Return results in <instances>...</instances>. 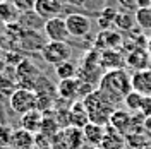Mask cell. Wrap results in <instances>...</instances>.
Masks as SVG:
<instances>
[{
	"mask_svg": "<svg viewBox=\"0 0 151 149\" xmlns=\"http://www.w3.org/2000/svg\"><path fill=\"white\" fill-rule=\"evenodd\" d=\"M9 105L12 108V112L19 113V115H24V113L31 112V110H36L38 108L36 93L33 89H28V87H17L10 94Z\"/></svg>",
	"mask_w": 151,
	"mask_h": 149,
	"instance_id": "277c9868",
	"label": "cell"
},
{
	"mask_svg": "<svg viewBox=\"0 0 151 149\" xmlns=\"http://www.w3.org/2000/svg\"><path fill=\"white\" fill-rule=\"evenodd\" d=\"M40 53L48 65L57 67L58 64H64L67 60H70L72 48L67 41H47Z\"/></svg>",
	"mask_w": 151,
	"mask_h": 149,
	"instance_id": "3957f363",
	"label": "cell"
},
{
	"mask_svg": "<svg viewBox=\"0 0 151 149\" xmlns=\"http://www.w3.org/2000/svg\"><path fill=\"white\" fill-rule=\"evenodd\" d=\"M132 81V89L144 96H151V69H142L136 70L131 75Z\"/></svg>",
	"mask_w": 151,
	"mask_h": 149,
	"instance_id": "5bb4252c",
	"label": "cell"
},
{
	"mask_svg": "<svg viewBox=\"0 0 151 149\" xmlns=\"http://www.w3.org/2000/svg\"><path fill=\"white\" fill-rule=\"evenodd\" d=\"M122 45V36L115 29H101L94 39V48L103 52V50H115Z\"/></svg>",
	"mask_w": 151,
	"mask_h": 149,
	"instance_id": "ba28073f",
	"label": "cell"
},
{
	"mask_svg": "<svg viewBox=\"0 0 151 149\" xmlns=\"http://www.w3.org/2000/svg\"><path fill=\"white\" fill-rule=\"evenodd\" d=\"M141 113L144 117H151V96H144L141 106Z\"/></svg>",
	"mask_w": 151,
	"mask_h": 149,
	"instance_id": "d6a6232c",
	"label": "cell"
},
{
	"mask_svg": "<svg viewBox=\"0 0 151 149\" xmlns=\"http://www.w3.org/2000/svg\"><path fill=\"white\" fill-rule=\"evenodd\" d=\"M40 75H41V74H40L38 67L35 65L31 60H24V58H22V60L17 64V69H16V77H17L19 82L22 84L21 87L33 89Z\"/></svg>",
	"mask_w": 151,
	"mask_h": 149,
	"instance_id": "52a82bcc",
	"label": "cell"
},
{
	"mask_svg": "<svg viewBox=\"0 0 151 149\" xmlns=\"http://www.w3.org/2000/svg\"><path fill=\"white\" fill-rule=\"evenodd\" d=\"M12 134H14V130L9 125L0 123V148H7L12 142Z\"/></svg>",
	"mask_w": 151,
	"mask_h": 149,
	"instance_id": "f546056e",
	"label": "cell"
},
{
	"mask_svg": "<svg viewBox=\"0 0 151 149\" xmlns=\"http://www.w3.org/2000/svg\"><path fill=\"white\" fill-rule=\"evenodd\" d=\"M142 7H151V0H137V9Z\"/></svg>",
	"mask_w": 151,
	"mask_h": 149,
	"instance_id": "d590c367",
	"label": "cell"
},
{
	"mask_svg": "<svg viewBox=\"0 0 151 149\" xmlns=\"http://www.w3.org/2000/svg\"><path fill=\"white\" fill-rule=\"evenodd\" d=\"M43 122V112L41 110H31V112L21 115V129L31 132V134H38L40 127Z\"/></svg>",
	"mask_w": 151,
	"mask_h": 149,
	"instance_id": "e0dca14e",
	"label": "cell"
},
{
	"mask_svg": "<svg viewBox=\"0 0 151 149\" xmlns=\"http://www.w3.org/2000/svg\"><path fill=\"white\" fill-rule=\"evenodd\" d=\"M79 72V67L76 62L72 60H67L64 64H58L55 67V75L58 77V81H64V79H76Z\"/></svg>",
	"mask_w": 151,
	"mask_h": 149,
	"instance_id": "7402d4cb",
	"label": "cell"
},
{
	"mask_svg": "<svg viewBox=\"0 0 151 149\" xmlns=\"http://www.w3.org/2000/svg\"><path fill=\"white\" fill-rule=\"evenodd\" d=\"M142 100H144V94H141V93H137V91H134V89H132L131 93L124 98V106H125V110H127V112L137 113V112H141Z\"/></svg>",
	"mask_w": 151,
	"mask_h": 149,
	"instance_id": "4316f807",
	"label": "cell"
},
{
	"mask_svg": "<svg viewBox=\"0 0 151 149\" xmlns=\"http://www.w3.org/2000/svg\"><path fill=\"white\" fill-rule=\"evenodd\" d=\"M96 2H98V0H96Z\"/></svg>",
	"mask_w": 151,
	"mask_h": 149,
	"instance_id": "ab89813d",
	"label": "cell"
},
{
	"mask_svg": "<svg viewBox=\"0 0 151 149\" xmlns=\"http://www.w3.org/2000/svg\"><path fill=\"white\" fill-rule=\"evenodd\" d=\"M0 17L5 21V24L17 22L19 10L14 7V4H12V2H9V0H4V2L0 4Z\"/></svg>",
	"mask_w": 151,
	"mask_h": 149,
	"instance_id": "83f0119b",
	"label": "cell"
},
{
	"mask_svg": "<svg viewBox=\"0 0 151 149\" xmlns=\"http://www.w3.org/2000/svg\"><path fill=\"white\" fill-rule=\"evenodd\" d=\"M117 4L124 10H129V12H136L137 9V0H117Z\"/></svg>",
	"mask_w": 151,
	"mask_h": 149,
	"instance_id": "1f68e13d",
	"label": "cell"
},
{
	"mask_svg": "<svg viewBox=\"0 0 151 149\" xmlns=\"http://www.w3.org/2000/svg\"><path fill=\"white\" fill-rule=\"evenodd\" d=\"M10 2H12L14 7L19 10V14L35 10V0H10Z\"/></svg>",
	"mask_w": 151,
	"mask_h": 149,
	"instance_id": "4dcf8cb0",
	"label": "cell"
},
{
	"mask_svg": "<svg viewBox=\"0 0 151 149\" xmlns=\"http://www.w3.org/2000/svg\"><path fill=\"white\" fill-rule=\"evenodd\" d=\"M136 24V19H134V14L129 12V10H122V12H117L115 16V21H113V28H117V31H131Z\"/></svg>",
	"mask_w": 151,
	"mask_h": 149,
	"instance_id": "d4e9b609",
	"label": "cell"
},
{
	"mask_svg": "<svg viewBox=\"0 0 151 149\" xmlns=\"http://www.w3.org/2000/svg\"><path fill=\"white\" fill-rule=\"evenodd\" d=\"M148 144H151L150 135L146 132H134V134H127L125 135V146L127 149H142Z\"/></svg>",
	"mask_w": 151,
	"mask_h": 149,
	"instance_id": "cb8c5ba5",
	"label": "cell"
},
{
	"mask_svg": "<svg viewBox=\"0 0 151 149\" xmlns=\"http://www.w3.org/2000/svg\"><path fill=\"white\" fill-rule=\"evenodd\" d=\"M100 93L115 106L119 103H124V98L132 91L131 74L125 69H115V70H105L98 87Z\"/></svg>",
	"mask_w": 151,
	"mask_h": 149,
	"instance_id": "6da1fadb",
	"label": "cell"
},
{
	"mask_svg": "<svg viewBox=\"0 0 151 149\" xmlns=\"http://www.w3.org/2000/svg\"><path fill=\"white\" fill-rule=\"evenodd\" d=\"M142 149H151V144H148V146H146V148H142Z\"/></svg>",
	"mask_w": 151,
	"mask_h": 149,
	"instance_id": "74e56055",
	"label": "cell"
},
{
	"mask_svg": "<svg viewBox=\"0 0 151 149\" xmlns=\"http://www.w3.org/2000/svg\"><path fill=\"white\" fill-rule=\"evenodd\" d=\"M115 16H117V10L112 9V7H106V9L101 10V14L98 16L96 22H98V26H100L101 29H112Z\"/></svg>",
	"mask_w": 151,
	"mask_h": 149,
	"instance_id": "f1b7e54d",
	"label": "cell"
},
{
	"mask_svg": "<svg viewBox=\"0 0 151 149\" xmlns=\"http://www.w3.org/2000/svg\"><path fill=\"white\" fill-rule=\"evenodd\" d=\"M64 4L60 0H35V12L41 19H52L62 14Z\"/></svg>",
	"mask_w": 151,
	"mask_h": 149,
	"instance_id": "9c48e42d",
	"label": "cell"
},
{
	"mask_svg": "<svg viewBox=\"0 0 151 149\" xmlns=\"http://www.w3.org/2000/svg\"><path fill=\"white\" fill-rule=\"evenodd\" d=\"M131 122H132V113L131 112L115 108V112H113L112 117H110L108 125L125 137V135L129 134V130H131Z\"/></svg>",
	"mask_w": 151,
	"mask_h": 149,
	"instance_id": "8fae6325",
	"label": "cell"
},
{
	"mask_svg": "<svg viewBox=\"0 0 151 149\" xmlns=\"http://www.w3.org/2000/svg\"><path fill=\"white\" fill-rule=\"evenodd\" d=\"M10 146H14L16 149H31L35 146V134L24 130V129H17L12 134Z\"/></svg>",
	"mask_w": 151,
	"mask_h": 149,
	"instance_id": "ffe728a7",
	"label": "cell"
},
{
	"mask_svg": "<svg viewBox=\"0 0 151 149\" xmlns=\"http://www.w3.org/2000/svg\"><path fill=\"white\" fill-rule=\"evenodd\" d=\"M83 103L86 106V112L89 115V122L100 123V125H108L112 113L115 112V105L110 103L98 89H93L91 93L83 98Z\"/></svg>",
	"mask_w": 151,
	"mask_h": 149,
	"instance_id": "7a4b0ae2",
	"label": "cell"
},
{
	"mask_svg": "<svg viewBox=\"0 0 151 149\" xmlns=\"http://www.w3.org/2000/svg\"><path fill=\"white\" fill-rule=\"evenodd\" d=\"M150 60L151 57L146 53L144 48H134L132 52H129V55H125V65L132 67L134 72L136 70H142V69H148L150 67Z\"/></svg>",
	"mask_w": 151,
	"mask_h": 149,
	"instance_id": "9a60e30c",
	"label": "cell"
},
{
	"mask_svg": "<svg viewBox=\"0 0 151 149\" xmlns=\"http://www.w3.org/2000/svg\"><path fill=\"white\" fill-rule=\"evenodd\" d=\"M5 28H7V24H5V21H4V19L0 17V34H2V33H5Z\"/></svg>",
	"mask_w": 151,
	"mask_h": 149,
	"instance_id": "8d00e7d4",
	"label": "cell"
},
{
	"mask_svg": "<svg viewBox=\"0 0 151 149\" xmlns=\"http://www.w3.org/2000/svg\"><path fill=\"white\" fill-rule=\"evenodd\" d=\"M100 64L103 70H115L125 67V55H122L117 48L115 50H103L100 57Z\"/></svg>",
	"mask_w": 151,
	"mask_h": 149,
	"instance_id": "4fadbf2b",
	"label": "cell"
},
{
	"mask_svg": "<svg viewBox=\"0 0 151 149\" xmlns=\"http://www.w3.org/2000/svg\"><path fill=\"white\" fill-rule=\"evenodd\" d=\"M19 41H21V48L26 50V52H36V50L41 52L45 43H47L45 38L35 29H24L21 38H19Z\"/></svg>",
	"mask_w": 151,
	"mask_h": 149,
	"instance_id": "7c38bea8",
	"label": "cell"
},
{
	"mask_svg": "<svg viewBox=\"0 0 151 149\" xmlns=\"http://www.w3.org/2000/svg\"><path fill=\"white\" fill-rule=\"evenodd\" d=\"M79 89H81V81L76 79H64L57 86V94L62 100H74L76 96H79Z\"/></svg>",
	"mask_w": 151,
	"mask_h": 149,
	"instance_id": "ac0fdd59",
	"label": "cell"
},
{
	"mask_svg": "<svg viewBox=\"0 0 151 149\" xmlns=\"http://www.w3.org/2000/svg\"><path fill=\"white\" fill-rule=\"evenodd\" d=\"M144 132L151 137V117H146L144 118Z\"/></svg>",
	"mask_w": 151,
	"mask_h": 149,
	"instance_id": "e575fe53",
	"label": "cell"
},
{
	"mask_svg": "<svg viewBox=\"0 0 151 149\" xmlns=\"http://www.w3.org/2000/svg\"><path fill=\"white\" fill-rule=\"evenodd\" d=\"M43 33L48 38V41H69V29L65 24V17H52L47 19L43 24Z\"/></svg>",
	"mask_w": 151,
	"mask_h": 149,
	"instance_id": "8992f818",
	"label": "cell"
},
{
	"mask_svg": "<svg viewBox=\"0 0 151 149\" xmlns=\"http://www.w3.org/2000/svg\"><path fill=\"white\" fill-rule=\"evenodd\" d=\"M101 149H125V137L122 134L112 129L110 125H106V132H105V137H103V142H101Z\"/></svg>",
	"mask_w": 151,
	"mask_h": 149,
	"instance_id": "d6986e66",
	"label": "cell"
},
{
	"mask_svg": "<svg viewBox=\"0 0 151 149\" xmlns=\"http://www.w3.org/2000/svg\"><path fill=\"white\" fill-rule=\"evenodd\" d=\"M17 22L24 29H35V31H36V29L43 28L45 19H41L35 10H31V12H24V14H21L19 19H17Z\"/></svg>",
	"mask_w": 151,
	"mask_h": 149,
	"instance_id": "44dd1931",
	"label": "cell"
},
{
	"mask_svg": "<svg viewBox=\"0 0 151 149\" xmlns=\"http://www.w3.org/2000/svg\"><path fill=\"white\" fill-rule=\"evenodd\" d=\"M2 2H4V0H0V4H2Z\"/></svg>",
	"mask_w": 151,
	"mask_h": 149,
	"instance_id": "f35d334b",
	"label": "cell"
},
{
	"mask_svg": "<svg viewBox=\"0 0 151 149\" xmlns=\"http://www.w3.org/2000/svg\"><path fill=\"white\" fill-rule=\"evenodd\" d=\"M134 19H136V26L141 31H144V33H150L151 31V7L136 9Z\"/></svg>",
	"mask_w": 151,
	"mask_h": 149,
	"instance_id": "484cf974",
	"label": "cell"
},
{
	"mask_svg": "<svg viewBox=\"0 0 151 149\" xmlns=\"http://www.w3.org/2000/svg\"><path fill=\"white\" fill-rule=\"evenodd\" d=\"M62 130L60 129V123H58V120H57V117H50V115H43V122H41V127H40V132L38 134H43L45 137H53L55 134H58V132Z\"/></svg>",
	"mask_w": 151,
	"mask_h": 149,
	"instance_id": "603a6c76",
	"label": "cell"
},
{
	"mask_svg": "<svg viewBox=\"0 0 151 149\" xmlns=\"http://www.w3.org/2000/svg\"><path fill=\"white\" fill-rule=\"evenodd\" d=\"M69 123L70 127H76V129H84L86 125L89 123V115L86 112V106L83 100L81 101H74L69 108Z\"/></svg>",
	"mask_w": 151,
	"mask_h": 149,
	"instance_id": "30bf717a",
	"label": "cell"
},
{
	"mask_svg": "<svg viewBox=\"0 0 151 149\" xmlns=\"http://www.w3.org/2000/svg\"><path fill=\"white\" fill-rule=\"evenodd\" d=\"M105 132H106V125H100V123L89 122L83 129V135H84V140L88 144H91L93 148H100L101 142H103Z\"/></svg>",
	"mask_w": 151,
	"mask_h": 149,
	"instance_id": "2e32d148",
	"label": "cell"
},
{
	"mask_svg": "<svg viewBox=\"0 0 151 149\" xmlns=\"http://www.w3.org/2000/svg\"><path fill=\"white\" fill-rule=\"evenodd\" d=\"M65 24L70 38H84L91 31V17L81 12H70L65 17Z\"/></svg>",
	"mask_w": 151,
	"mask_h": 149,
	"instance_id": "5b68a950",
	"label": "cell"
},
{
	"mask_svg": "<svg viewBox=\"0 0 151 149\" xmlns=\"http://www.w3.org/2000/svg\"><path fill=\"white\" fill-rule=\"evenodd\" d=\"M67 4L76 5V7H86L89 4V0H67Z\"/></svg>",
	"mask_w": 151,
	"mask_h": 149,
	"instance_id": "836d02e7",
	"label": "cell"
}]
</instances>
